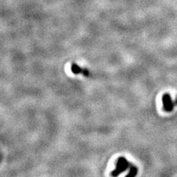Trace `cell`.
Returning a JSON list of instances; mask_svg holds the SVG:
<instances>
[{
    "label": "cell",
    "mask_w": 177,
    "mask_h": 177,
    "mask_svg": "<svg viewBox=\"0 0 177 177\" xmlns=\"http://www.w3.org/2000/svg\"><path fill=\"white\" fill-rule=\"evenodd\" d=\"M163 100H163V102H164L165 107L166 110L167 111L172 110V109H173V106H172V103H171V100H170V97H169L167 94H166V95L164 96Z\"/></svg>",
    "instance_id": "cell-1"
}]
</instances>
